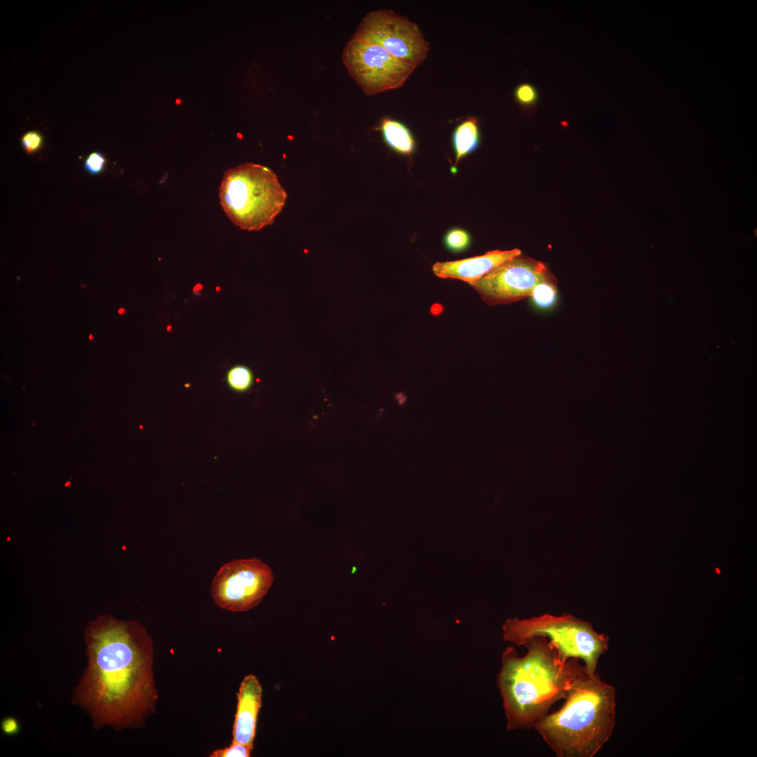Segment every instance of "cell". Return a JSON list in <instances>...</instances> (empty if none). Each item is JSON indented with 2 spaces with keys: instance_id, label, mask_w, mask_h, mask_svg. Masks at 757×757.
<instances>
[{
  "instance_id": "obj_1",
  "label": "cell",
  "mask_w": 757,
  "mask_h": 757,
  "mask_svg": "<svg viewBox=\"0 0 757 757\" xmlns=\"http://www.w3.org/2000/svg\"><path fill=\"white\" fill-rule=\"evenodd\" d=\"M86 667L72 702L95 729L138 728L156 712L153 640L136 620L100 615L86 628Z\"/></svg>"
},
{
  "instance_id": "obj_2",
  "label": "cell",
  "mask_w": 757,
  "mask_h": 757,
  "mask_svg": "<svg viewBox=\"0 0 757 757\" xmlns=\"http://www.w3.org/2000/svg\"><path fill=\"white\" fill-rule=\"evenodd\" d=\"M521 646L527 650L524 657L513 647L505 650L497 676L508 730L533 728L556 702L566 697L573 680L587 672L579 658L564 657L545 636L528 638Z\"/></svg>"
},
{
  "instance_id": "obj_3",
  "label": "cell",
  "mask_w": 757,
  "mask_h": 757,
  "mask_svg": "<svg viewBox=\"0 0 757 757\" xmlns=\"http://www.w3.org/2000/svg\"><path fill=\"white\" fill-rule=\"evenodd\" d=\"M616 691L596 672L576 677L557 711L533 728L558 757H593L611 738L615 724Z\"/></svg>"
},
{
  "instance_id": "obj_4",
  "label": "cell",
  "mask_w": 757,
  "mask_h": 757,
  "mask_svg": "<svg viewBox=\"0 0 757 757\" xmlns=\"http://www.w3.org/2000/svg\"><path fill=\"white\" fill-rule=\"evenodd\" d=\"M219 193L221 206L228 218L247 231H259L272 224L287 199L286 191L275 173L252 163L225 172Z\"/></svg>"
},
{
  "instance_id": "obj_5",
  "label": "cell",
  "mask_w": 757,
  "mask_h": 757,
  "mask_svg": "<svg viewBox=\"0 0 757 757\" xmlns=\"http://www.w3.org/2000/svg\"><path fill=\"white\" fill-rule=\"evenodd\" d=\"M503 629V640L518 646L532 636L547 637L564 657L582 660L589 675L596 672L599 658L608 650V636L596 632L592 623L565 613L559 616L545 613L524 619L510 618Z\"/></svg>"
},
{
  "instance_id": "obj_6",
  "label": "cell",
  "mask_w": 757,
  "mask_h": 757,
  "mask_svg": "<svg viewBox=\"0 0 757 757\" xmlns=\"http://www.w3.org/2000/svg\"><path fill=\"white\" fill-rule=\"evenodd\" d=\"M341 57L348 75L368 96L401 88L416 68L354 34L346 42Z\"/></svg>"
},
{
  "instance_id": "obj_7",
  "label": "cell",
  "mask_w": 757,
  "mask_h": 757,
  "mask_svg": "<svg viewBox=\"0 0 757 757\" xmlns=\"http://www.w3.org/2000/svg\"><path fill=\"white\" fill-rule=\"evenodd\" d=\"M268 565L253 557L235 559L222 566L213 578L211 595L215 604L231 612L257 606L273 582Z\"/></svg>"
},
{
  "instance_id": "obj_8",
  "label": "cell",
  "mask_w": 757,
  "mask_h": 757,
  "mask_svg": "<svg viewBox=\"0 0 757 757\" xmlns=\"http://www.w3.org/2000/svg\"><path fill=\"white\" fill-rule=\"evenodd\" d=\"M354 35L378 44L395 58L416 67L425 61L430 48L415 22L390 9L367 13Z\"/></svg>"
},
{
  "instance_id": "obj_9",
  "label": "cell",
  "mask_w": 757,
  "mask_h": 757,
  "mask_svg": "<svg viewBox=\"0 0 757 757\" xmlns=\"http://www.w3.org/2000/svg\"><path fill=\"white\" fill-rule=\"evenodd\" d=\"M521 255L470 284L488 305L508 304L531 296L539 282L554 277L545 264Z\"/></svg>"
},
{
  "instance_id": "obj_10",
  "label": "cell",
  "mask_w": 757,
  "mask_h": 757,
  "mask_svg": "<svg viewBox=\"0 0 757 757\" xmlns=\"http://www.w3.org/2000/svg\"><path fill=\"white\" fill-rule=\"evenodd\" d=\"M262 687L256 676L243 679L237 694V710L233 725V742L253 749L259 711L262 702Z\"/></svg>"
},
{
  "instance_id": "obj_11",
  "label": "cell",
  "mask_w": 757,
  "mask_h": 757,
  "mask_svg": "<svg viewBox=\"0 0 757 757\" xmlns=\"http://www.w3.org/2000/svg\"><path fill=\"white\" fill-rule=\"evenodd\" d=\"M521 254L519 249L493 250L464 259L437 261L433 264L432 270L439 278L458 279L470 285L504 262Z\"/></svg>"
},
{
  "instance_id": "obj_12",
  "label": "cell",
  "mask_w": 757,
  "mask_h": 757,
  "mask_svg": "<svg viewBox=\"0 0 757 757\" xmlns=\"http://www.w3.org/2000/svg\"><path fill=\"white\" fill-rule=\"evenodd\" d=\"M380 130L385 142L396 152L410 155L414 151V138L410 130L402 123L384 118L381 120Z\"/></svg>"
},
{
  "instance_id": "obj_13",
  "label": "cell",
  "mask_w": 757,
  "mask_h": 757,
  "mask_svg": "<svg viewBox=\"0 0 757 757\" xmlns=\"http://www.w3.org/2000/svg\"><path fill=\"white\" fill-rule=\"evenodd\" d=\"M452 142L458 163L478 147L479 130L477 118L469 117L458 125L453 131Z\"/></svg>"
},
{
  "instance_id": "obj_14",
  "label": "cell",
  "mask_w": 757,
  "mask_h": 757,
  "mask_svg": "<svg viewBox=\"0 0 757 757\" xmlns=\"http://www.w3.org/2000/svg\"><path fill=\"white\" fill-rule=\"evenodd\" d=\"M226 382L231 389L235 392L244 393L252 386L254 376L250 368L238 364L231 367L226 373Z\"/></svg>"
},
{
  "instance_id": "obj_15",
  "label": "cell",
  "mask_w": 757,
  "mask_h": 757,
  "mask_svg": "<svg viewBox=\"0 0 757 757\" xmlns=\"http://www.w3.org/2000/svg\"><path fill=\"white\" fill-rule=\"evenodd\" d=\"M557 291V280L553 277L539 282L534 287L531 296L538 306L550 308L556 301Z\"/></svg>"
},
{
  "instance_id": "obj_16",
  "label": "cell",
  "mask_w": 757,
  "mask_h": 757,
  "mask_svg": "<svg viewBox=\"0 0 757 757\" xmlns=\"http://www.w3.org/2000/svg\"><path fill=\"white\" fill-rule=\"evenodd\" d=\"M471 243L470 234L464 229L453 228L448 231L444 237V244L446 249L453 253L463 252L468 250Z\"/></svg>"
},
{
  "instance_id": "obj_17",
  "label": "cell",
  "mask_w": 757,
  "mask_h": 757,
  "mask_svg": "<svg viewBox=\"0 0 757 757\" xmlns=\"http://www.w3.org/2000/svg\"><path fill=\"white\" fill-rule=\"evenodd\" d=\"M514 97L517 102L526 108L534 106L538 100L536 88L529 83H521L514 90Z\"/></svg>"
},
{
  "instance_id": "obj_18",
  "label": "cell",
  "mask_w": 757,
  "mask_h": 757,
  "mask_svg": "<svg viewBox=\"0 0 757 757\" xmlns=\"http://www.w3.org/2000/svg\"><path fill=\"white\" fill-rule=\"evenodd\" d=\"M252 749L250 747L232 741L231 745L224 749H219L214 751L210 756L211 757H249L251 754Z\"/></svg>"
},
{
  "instance_id": "obj_19",
  "label": "cell",
  "mask_w": 757,
  "mask_h": 757,
  "mask_svg": "<svg viewBox=\"0 0 757 757\" xmlns=\"http://www.w3.org/2000/svg\"><path fill=\"white\" fill-rule=\"evenodd\" d=\"M21 144L27 154H33L41 148L43 136L39 131H28L22 136Z\"/></svg>"
},
{
  "instance_id": "obj_20",
  "label": "cell",
  "mask_w": 757,
  "mask_h": 757,
  "mask_svg": "<svg viewBox=\"0 0 757 757\" xmlns=\"http://www.w3.org/2000/svg\"><path fill=\"white\" fill-rule=\"evenodd\" d=\"M106 163L107 159L102 153L93 152L86 158L84 168L91 175H97L104 170Z\"/></svg>"
},
{
  "instance_id": "obj_21",
  "label": "cell",
  "mask_w": 757,
  "mask_h": 757,
  "mask_svg": "<svg viewBox=\"0 0 757 757\" xmlns=\"http://www.w3.org/2000/svg\"><path fill=\"white\" fill-rule=\"evenodd\" d=\"M20 723L13 716H6L1 722V730L7 736H13L20 732Z\"/></svg>"
},
{
  "instance_id": "obj_22",
  "label": "cell",
  "mask_w": 757,
  "mask_h": 757,
  "mask_svg": "<svg viewBox=\"0 0 757 757\" xmlns=\"http://www.w3.org/2000/svg\"><path fill=\"white\" fill-rule=\"evenodd\" d=\"M123 312H124V310H123V308H121V309H119V310H118V313H119L120 314H122V313H123Z\"/></svg>"
},
{
  "instance_id": "obj_23",
  "label": "cell",
  "mask_w": 757,
  "mask_h": 757,
  "mask_svg": "<svg viewBox=\"0 0 757 757\" xmlns=\"http://www.w3.org/2000/svg\"><path fill=\"white\" fill-rule=\"evenodd\" d=\"M93 335H90V336H89V339H90V340H91V339H93Z\"/></svg>"
}]
</instances>
